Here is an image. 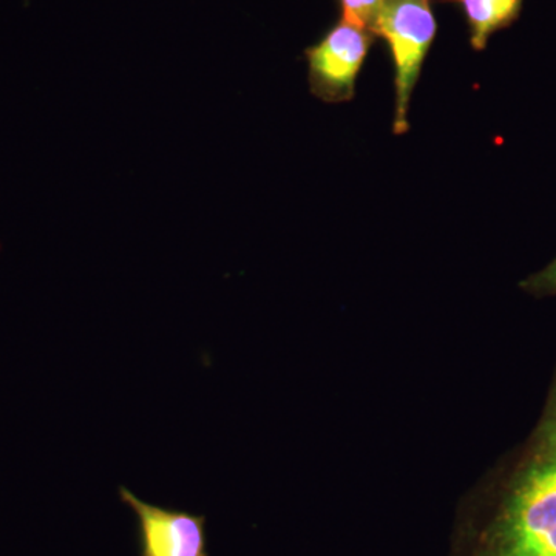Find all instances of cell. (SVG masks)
Returning a JSON list of instances; mask_svg holds the SVG:
<instances>
[{
    "label": "cell",
    "instance_id": "1",
    "mask_svg": "<svg viewBox=\"0 0 556 556\" xmlns=\"http://www.w3.org/2000/svg\"><path fill=\"white\" fill-rule=\"evenodd\" d=\"M448 556H556V362L535 426L460 501Z\"/></svg>",
    "mask_w": 556,
    "mask_h": 556
},
{
    "label": "cell",
    "instance_id": "2",
    "mask_svg": "<svg viewBox=\"0 0 556 556\" xmlns=\"http://www.w3.org/2000/svg\"><path fill=\"white\" fill-rule=\"evenodd\" d=\"M437 30L430 0H383L375 35L386 40L393 61L394 135L409 130V101Z\"/></svg>",
    "mask_w": 556,
    "mask_h": 556
},
{
    "label": "cell",
    "instance_id": "3",
    "mask_svg": "<svg viewBox=\"0 0 556 556\" xmlns=\"http://www.w3.org/2000/svg\"><path fill=\"white\" fill-rule=\"evenodd\" d=\"M376 35L340 20L316 46L306 50L311 93L325 102L353 100L358 73L364 67Z\"/></svg>",
    "mask_w": 556,
    "mask_h": 556
},
{
    "label": "cell",
    "instance_id": "4",
    "mask_svg": "<svg viewBox=\"0 0 556 556\" xmlns=\"http://www.w3.org/2000/svg\"><path fill=\"white\" fill-rule=\"evenodd\" d=\"M121 501L138 521L139 556H208L206 517L139 500L127 486Z\"/></svg>",
    "mask_w": 556,
    "mask_h": 556
},
{
    "label": "cell",
    "instance_id": "5",
    "mask_svg": "<svg viewBox=\"0 0 556 556\" xmlns=\"http://www.w3.org/2000/svg\"><path fill=\"white\" fill-rule=\"evenodd\" d=\"M463 7L475 50H484L496 31L508 27L521 13L522 0H457Z\"/></svg>",
    "mask_w": 556,
    "mask_h": 556
},
{
    "label": "cell",
    "instance_id": "6",
    "mask_svg": "<svg viewBox=\"0 0 556 556\" xmlns=\"http://www.w3.org/2000/svg\"><path fill=\"white\" fill-rule=\"evenodd\" d=\"M342 20L375 33L383 0H339Z\"/></svg>",
    "mask_w": 556,
    "mask_h": 556
},
{
    "label": "cell",
    "instance_id": "7",
    "mask_svg": "<svg viewBox=\"0 0 556 556\" xmlns=\"http://www.w3.org/2000/svg\"><path fill=\"white\" fill-rule=\"evenodd\" d=\"M519 288L526 294L532 295L535 299H548L556 295V257L544 266L543 269L530 274L525 280L519 283Z\"/></svg>",
    "mask_w": 556,
    "mask_h": 556
}]
</instances>
